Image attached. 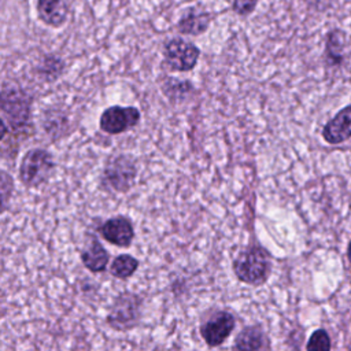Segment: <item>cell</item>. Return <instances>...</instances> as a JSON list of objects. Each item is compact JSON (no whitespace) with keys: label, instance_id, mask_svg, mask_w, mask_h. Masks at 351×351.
Wrapping results in <instances>:
<instances>
[{"label":"cell","instance_id":"obj_6","mask_svg":"<svg viewBox=\"0 0 351 351\" xmlns=\"http://www.w3.org/2000/svg\"><path fill=\"white\" fill-rule=\"evenodd\" d=\"M136 167L128 156H117L108 160L103 173V185L111 191H128L134 180Z\"/></svg>","mask_w":351,"mask_h":351},{"label":"cell","instance_id":"obj_10","mask_svg":"<svg viewBox=\"0 0 351 351\" xmlns=\"http://www.w3.org/2000/svg\"><path fill=\"white\" fill-rule=\"evenodd\" d=\"M230 351H270V340L261 325L245 326L236 336Z\"/></svg>","mask_w":351,"mask_h":351},{"label":"cell","instance_id":"obj_17","mask_svg":"<svg viewBox=\"0 0 351 351\" xmlns=\"http://www.w3.org/2000/svg\"><path fill=\"white\" fill-rule=\"evenodd\" d=\"M258 0H233V10L239 15H247L254 11Z\"/></svg>","mask_w":351,"mask_h":351},{"label":"cell","instance_id":"obj_2","mask_svg":"<svg viewBox=\"0 0 351 351\" xmlns=\"http://www.w3.org/2000/svg\"><path fill=\"white\" fill-rule=\"evenodd\" d=\"M53 166L52 156L48 151L41 148L30 149L22 158L19 178L26 186H38L48 180Z\"/></svg>","mask_w":351,"mask_h":351},{"label":"cell","instance_id":"obj_5","mask_svg":"<svg viewBox=\"0 0 351 351\" xmlns=\"http://www.w3.org/2000/svg\"><path fill=\"white\" fill-rule=\"evenodd\" d=\"M165 64L173 71L192 70L199 58V48L182 38H171L163 48Z\"/></svg>","mask_w":351,"mask_h":351},{"label":"cell","instance_id":"obj_11","mask_svg":"<svg viewBox=\"0 0 351 351\" xmlns=\"http://www.w3.org/2000/svg\"><path fill=\"white\" fill-rule=\"evenodd\" d=\"M322 137L329 144H340L351 138V104L343 107L322 129Z\"/></svg>","mask_w":351,"mask_h":351},{"label":"cell","instance_id":"obj_13","mask_svg":"<svg viewBox=\"0 0 351 351\" xmlns=\"http://www.w3.org/2000/svg\"><path fill=\"white\" fill-rule=\"evenodd\" d=\"M37 12L44 23L59 27L66 22L67 5L64 0H37Z\"/></svg>","mask_w":351,"mask_h":351},{"label":"cell","instance_id":"obj_14","mask_svg":"<svg viewBox=\"0 0 351 351\" xmlns=\"http://www.w3.org/2000/svg\"><path fill=\"white\" fill-rule=\"evenodd\" d=\"M208 14H185L178 22V30L186 34H200L208 26Z\"/></svg>","mask_w":351,"mask_h":351},{"label":"cell","instance_id":"obj_9","mask_svg":"<svg viewBox=\"0 0 351 351\" xmlns=\"http://www.w3.org/2000/svg\"><path fill=\"white\" fill-rule=\"evenodd\" d=\"M99 232L108 243L118 247H129L134 237L133 225L125 217H114L104 221Z\"/></svg>","mask_w":351,"mask_h":351},{"label":"cell","instance_id":"obj_7","mask_svg":"<svg viewBox=\"0 0 351 351\" xmlns=\"http://www.w3.org/2000/svg\"><path fill=\"white\" fill-rule=\"evenodd\" d=\"M140 121V111L136 107L112 106L103 111L100 129L108 134H118L136 126Z\"/></svg>","mask_w":351,"mask_h":351},{"label":"cell","instance_id":"obj_8","mask_svg":"<svg viewBox=\"0 0 351 351\" xmlns=\"http://www.w3.org/2000/svg\"><path fill=\"white\" fill-rule=\"evenodd\" d=\"M30 100L23 92L15 89H3L1 110L4 114V123L8 122L12 128L22 126L29 117Z\"/></svg>","mask_w":351,"mask_h":351},{"label":"cell","instance_id":"obj_15","mask_svg":"<svg viewBox=\"0 0 351 351\" xmlns=\"http://www.w3.org/2000/svg\"><path fill=\"white\" fill-rule=\"evenodd\" d=\"M138 267V261L129 255V254H122V255H118L111 266H110V273L117 277V278H129L132 274H134V271L137 270Z\"/></svg>","mask_w":351,"mask_h":351},{"label":"cell","instance_id":"obj_3","mask_svg":"<svg viewBox=\"0 0 351 351\" xmlns=\"http://www.w3.org/2000/svg\"><path fill=\"white\" fill-rule=\"evenodd\" d=\"M141 317V299L132 292L118 295L107 315V324L117 330L136 326Z\"/></svg>","mask_w":351,"mask_h":351},{"label":"cell","instance_id":"obj_16","mask_svg":"<svg viewBox=\"0 0 351 351\" xmlns=\"http://www.w3.org/2000/svg\"><path fill=\"white\" fill-rule=\"evenodd\" d=\"M306 350L307 351H330V339L326 330L317 329L315 332H313V335L307 341Z\"/></svg>","mask_w":351,"mask_h":351},{"label":"cell","instance_id":"obj_18","mask_svg":"<svg viewBox=\"0 0 351 351\" xmlns=\"http://www.w3.org/2000/svg\"><path fill=\"white\" fill-rule=\"evenodd\" d=\"M347 256H348V261L351 262V241L348 243V247H347Z\"/></svg>","mask_w":351,"mask_h":351},{"label":"cell","instance_id":"obj_12","mask_svg":"<svg viewBox=\"0 0 351 351\" xmlns=\"http://www.w3.org/2000/svg\"><path fill=\"white\" fill-rule=\"evenodd\" d=\"M81 261L84 266L93 273L104 271L107 267L108 252L93 234H89V241L81 252Z\"/></svg>","mask_w":351,"mask_h":351},{"label":"cell","instance_id":"obj_4","mask_svg":"<svg viewBox=\"0 0 351 351\" xmlns=\"http://www.w3.org/2000/svg\"><path fill=\"white\" fill-rule=\"evenodd\" d=\"M236 325L234 315L226 310H217L210 313L200 325V335L208 347L221 346Z\"/></svg>","mask_w":351,"mask_h":351},{"label":"cell","instance_id":"obj_1","mask_svg":"<svg viewBox=\"0 0 351 351\" xmlns=\"http://www.w3.org/2000/svg\"><path fill=\"white\" fill-rule=\"evenodd\" d=\"M233 270L240 281L250 285H261L271 271L270 255L259 245L247 247L233 261Z\"/></svg>","mask_w":351,"mask_h":351}]
</instances>
